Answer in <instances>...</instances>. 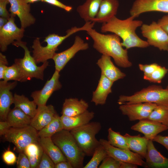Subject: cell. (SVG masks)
<instances>
[{
  "instance_id": "cell-13",
  "label": "cell",
  "mask_w": 168,
  "mask_h": 168,
  "mask_svg": "<svg viewBox=\"0 0 168 168\" xmlns=\"http://www.w3.org/2000/svg\"><path fill=\"white\" fill-rule=\"evenodd\" d=\"M89 48V44L85 42L79 36H75L73 45L66 50L59 53H56L52 59L55 63V70L60 72L76 54L81 50Z\"/></svg>"
},
{
  "instance_id": "cell-53",
  "label": "cell",
  "mask_w": 168,
  "mask_h": 168,
  "mask_svg": "<svg viewBox=\"0 0 168 168\" xmlns=\"http://www.w3.org/2000/svg\"><path fill=\"white\" fill-rule=\"evenodd\" d=\"M167 52H168V50L167 51ZM166 88H167L168 89V85L167 86V87H166Z\"/></svg>"
},
{
  "instance_id": "cell-33",
  "label": "cell",
  "mask_w": 168,
  "mask_h": 168,
  "mask_svg": "<svg viewBox=\"0 0 168 168\" xmlns=\"http://www.w3.org/2000/svg\"><path fill=\"white\" fill-rule=\"evenodd\" d=\"M168 127V107L157 105L147 118Z\"/></svg>"
},
{
  "instance_id": "cell-24",
  "label": "cell",
  "mask_w": 168,
  "mask_h": 168,
  "mask_svg": "<svg viewBox=\"0 0 168 168\" xmlns=\"http://www.w3.org/2000/svg\"><path fill=\"white\" fill-rule=\"evenodd\" d=\"M94 116L93 112L87 110L82 114L73 116L62 115L60 118L63 129L70 131L89 123Z\"/></svg>"
},
{
  "instance_id": "cell-40",
  "label": "cell",
  "mask_w": 168,
  "mask_h": 168,
  "mask_svg": "<svg viewBox=\"0 0 168 168\" xmlns=\"http://www.w3.org/2000/svg\"><path fill=\"white\" fill-rule=\"evenodd\" d=\"M159 65L156 63L149 64H139V69L144 73L143 79L152 74L158 67Z\"/></svg>"
},
{
  "instance_id": "cell-29",
  "label": "cell",
  "mask_w": 168,
  "mask_h": 168,
  "mask_svg": "<svg viewBox=\"0 0 168 168\" xmlns=\"http://www.w3.org/2000/svg\"><path fill=\"white\" fill-rule=\"evenodd\" d=\"M31 118L20 109L15 107L9 111L7 121L11 127L21 128L30 124Z\"/></svg>"
},
{
  "instance_id": "cell-21",
  "label": "cell",
  "mask_w": 168,
  "mask_h": 168,
  "mask_svg": "<svg viewBox=\"0 0 168 168\" xmlns=\"http://www.w3.org/2000/svg\"><path fill=\"white\" fill-rule=\"evenodd\" d=\"M152 140H149L146 159V168H168V158L156 148Z\"/></svg>"
},
{
  "instance_id": "cell-22",
  "label": "cell",
  "mask_w": 168,
  "mask_h": 168,
  "mask_svg": "<svg viewBox=\"0 0 168 168\" xmlns=\"http://www.w3.org/2000/svg\"><path fill=\"white\" fill-rule=\"evenodd\" d=\"M114 82L101 74L97 87L93 92L91 101L96 105L105 104L108 95L112 92Z\"/></svg>"
},
{
  "instance_id": "cell-27",
  "label": "cell",
  "mask_w": 168,
  "mask_h": 168,
  "mask_svg": "<svg viewBox=\"0 0 168 168\" xmlns=\"http://www.w3.org/2000/svg\"><path fill=\"white\" fill-rule=\"evenodd\" d=\"M102 0H86L79 6L77 11L85 22H93L99 11Z\"/></svg>"
},
{
  "instance_id": "cell-38",
  "label": "cell",
  "mask_w": 168,
  "mask_h": 168,
  "mask_svg": "<svg viewBox=\"0 0 168 168\" xmlns=\"http://www.w3.org/2000/svg\"><path fill=\"white\" fill-rule=\"evenodd\" d=\"M120 162L113 157L107 155L103 160L99 168H120Z\"/></svg>"
},
{
  "instance_id": "cell-2",
  "label": "cell",
  "mask_w": 168,
  "mask_h": 168,
  "mask_svg": "<svg viewBox=\"0 0 168 168\" xmlns=\"http://www.w3.org/2000/svg\"><path fill=\"white\" fill-rule=\"evenodd\" d=\"M86 32L93 40V47L98 52L112 57L115 63L119 67L128 68L132 66V63L129 60L127 49L123 48L121 38L117 35L101 34L93 28Z\"/></svg>"
},
{
  "instance_id": "cell-15",
  "label": "cell",
  "mask_w": 168,
  "mask_h": 168,
  "mask_svg": "<svg viewBox=\"0 0 168 168\" xmlns=\"http://www.w3.org/2000/svg\"><path fill=\"white\" fill-rule=\"evenodd\" d=\"M10 7L9 11L11 16H17L19 18L21 28H25L34 24L35 19L30 13V4L26 0H8Z\"/></svg>"
},
{
  "instance_id": "cell-35",
  "label": "cell",
  "mask_w": 168,
  "mask_h": 168,
  "mask_svg": "<svg viewBox=\"0 0 168 168\" xmlns=\"http://www.w3.org/2000/svg\"><path fill=\"white\" fill-rule=\"evenodd\" d=\"M108 155L106 151L100 144L95 149L92 157L83 168H97L100 163Z\"/></svg>"
},
{
  "instance_id": "cell-7",
  "label": "cell",
  "mask_w": 168,
  "mask_h": 168,
  "mask_svg": "<svg viewBox=\"0 0 168 168\" xmlns=\"http://www.w3.org/2000/svg\"><path fill=\"white\" fill-rule=\"evenodd\" d=\"M12 44L16 47H21L24 51V57L21 58H16L15 63L19 68L22 76V82H25L34 78L43 80L44 72L49 65L48 61L43 63L38 66L26 45V43L21 40L15 41Z\"/></svg>"
},
{
  "instance_id": "cell-18",
  "label": "cell",
  "mask_w": 168,
  "mask_h": 168,
  "mask_svg": "<svg viewBox=\"0 0 168 168\" xmlns=\"http://www.w3.org/2000/svg\"><path fill=\"white\" fill-rule=\"evenodd\" d=\"M132 130L144 134L148 140H152L159 133L168 130V127L148 119H144L132 126Z\"/></svg>"
},
{
  "instance_id": "cell-26",
  "label": "cell",
  "mask_w": 168,
  "mask_h": 168,
  "mask_svg": "<svg viewBox=\"0 0 168 168\" xmlns=\"http://www.w3.org/2000/svg\"><path fill=\"white\" fill-rule=\"evenodd\" d=\"M38 142L44 152L50 158L54 163L68 161L60 148L53 142L51 138H40Z\"/></svg>"
},
{
  "instance_id": "cell-47",
  "label": "cell",
  "mask_w": 168,
  "mask_h": 168,
  "mask_svg": "<svg viewBox=\"0 0 168 168\" xmlns=\"http://www.w3.org/2000/svg\"><path fill=\"white\" fill-rule=\"evenodd\" d=\"M157 23L168 34V15L163 16L158 20Z\"/></svg>"
},
{
  "instance_id": "cell-37",
  "label": "cell",
  "mask_w": 168,
  "mask_h": 168,
  "mask_svg": "<svg viewBox=\"0 0 168 168\" xmlns=\"http://www.w3.org/2000/svg\"><path fill=\"white\" fill-rule=\"evenodd\" d=\"M168 72V69L159 65L152 74L144 79L151 82L160 83Z\"/></svg>"
},
{
  "instance_id": "cell-49",
  "label": "cell",
  "mask_w": 168,
  "mask_h": 168,
  "mask_svg": "<svg viewBox=\"0 0 168 168\" xmlns=\"http://www.w3.org/2000/svg\"><path fill=\"white\" fill-rule=\"evenodd\" d=\"M55 168H73L71 163L68 161L59 162L55 165Z\"/></svg>"
},
{
  "instance_id": "cell-31",
  "label": "cell",
  "mask_w": 168,
  "mask_h": 168,
  "mask_svg": "<svg viewBox=\"0 0 168 168\" xmlns=\"http://www.w3.org/2000/svg\"><path fill=\"white\" fill-rule=\"evenodd\" d=\"M23 152L29 160L31 168H37L44 152L39 142L30 144L25 147Z\"/></svg>"
},
{
  "instance_id": "cell-28",
  "label": "cell",
  "mask_w": 168,
  "mask_h": 168,
  "mask_svg": "<svg viewBox=\"0 0 168 168\" xmlns=\"http://www.w3.org/2000/svg\"><path fill=\"white\" fill-rule=\"evenodd\" d=\"M125 138L128 148L132 151L145 158L147 152L149 140L145 137H142L139 134L132 136L126 133L124 135Z\"/></svg>"
},
{
  "instance_id": "cell-25",
  "label": "cell",
  "mask_w": 168,
  "mask_h": 168,
  "mask_svg": "<svg viewBox=\"0 0 168 168\" xmlns=\"http://www.w3.org/2000/svg\"><path fill=\"white\" fill-rule=\"evenodd\" d=\"M88 103L84 100L77 98L66 99L63 103L62 115L72 117L82 114L87 110Z\"/></svg>"
},
{
  "instance_id": "cell-19",
  "label": "cell",
  "mask_w": 168,
  "mask_h": 168,
  "mask_svg": "<svg viewBox=\"0 0 168 168\" xmlns=\"http://www.w3.org/2000/svg\"><path fill=\"white\" fill-rule=\"evenodd\" d=\"M57 114L51 105L38 106L35 115L31 118L30 125L39 131L49 123Z\"/></svg>"
},
{
  "instance_id": "cell-42",
  "label": "cell",
  "mask_w": 168,
  "mask_h": 168,
  "mask_svg": "<svg viewBox=\"0 0 168 168\" xmlns=\"http://www.w3.org/2000/svg\"><path fill=\"white\" fill-rule=\"evenodd\" d=\"M2 159L3 161L7 165H14L16 162L17 158L14 153L8 150L4 152L2 155Z\"/></svg>"
},
{
  "instance_id": "cell-8",
  "label": "cell",
  "mask_w": 168,
  "mask_h": 168,
  "mask_svg": "<svg viewBox=\"0 0 168 168\" xmlns=\"http://www.w3.org/2000/svg\"><path fill=\"white\" fill-rule=\"evenodd\" d=\"M37 131L30 125L21 128L11 127L3 136L4 139L13 143L20 152L30 144L38 141Z\"/></svg>"
},
{
  "instance_id": "cell-54",
  "label": "cell",
  "mask_w": 168,
  "mask_h": 168,
  "mask_svg": "<svg viewBox=\"0 0 168 168\" xmlns=\"http://www.w3.org/2000/svg\"></svg>"
},
{
  "instance_id": "cell-4",
  "label": "cell",
  "mask_w": 168,
  "mask_h": 168,
  "mask_svg": "<svg viewBox=\"0 0 168 168\" xmlns=\"http://www.w3.org/2000/svg\"><path fill=\"white\" fill-rule=\"evenodd\" d=\"M51 138L73 168H83L86 155L70 131L63 129L54 134Z\"/></svg>"
},
{
  "instance_id": "cell-43",
  "label": "cell",
  "mask_w": 168,
  "mask_h": 168,
  "mask_svg": "<svg viewBox=\"0 0 168 168\" xmlns=\"http://www.w3.org/2000/svg\"><path fill=\"white\" fill-rule=\"evenodd\" d=\"M41 1L58 7L67 12L71 11L72 9V7L66 5L58 0H42Z\"/></svg>"
},
{
  "instance_id": "cell-20",
  "label": "cell",
  "mask_w": 168,
  "mask_h": 168,
  "mask_svg": "<svg viewBox=\"0 0 168 168\" xmlns=\"http://www.w3.org/2000/svg\"><path fill=\"white\" fill-rule=\"evenodd\" d=\"M96 63L100 69L101 74L113 82L123 79L126 76L114 65L109 56L102 55Z\"/></svg>"
},
{
  "instance_id": "cell-51",
  "label": "cell",
  "mask_w": 168,
  "mask_h": 168,
  "mask_svg": "<svg viewBox=\"0 0 168 168\" xmlns=\"http://www.w3.org/2000/svg\"><path fill=\"white\" fill-rule=\"evenodd\" d=\"M8 19L2 17H0V29H1L8 22Z\"/></svg>"
},
{
  "instance_id": "cell-52",
  "label": "cell",
  "mask_w": 168,
  "mask_h": 168,
  "mask_svg": "<svg viewBox=\"0 0 168 168\" xmlns=\"http://www.w3.org/2000/svg\"><path fill=\"white\" fill-rule=\"evenodd\" d=\"M42 1V0H26V2L28 3H33L35 2Z\"/></svg>"
},
{
  "instance_id": "cell-50",
  "label": "cell",
  "mask_w": 168,
  "mask_h": 168,
  "mask_svg": "<svg viewBox=\"0 0 168 168\" xmlns=\"http://www.w3.org/2000/svg\"><path fill=\"white\" fill-rule=\"evenodd\" d=\"M120 168H137L138 165L128 162H120Z\"/></svg>"
},
{
  "instance_id": "cell-6",
  "label": "cell",
  "mask_w": 168,
  "mask_h": 168,
  "mask_svg": "<svg viewBox=\"0 0 168 168\" xmlns=\"http://www.w3.org/2000/svg\"><path fill=\"white\" fill-rule=\"evenodd\" d=\"M151 103L168 107V89L160 86L152 85L130 96L121 95L117 103Z\"/></svg>"
},
{
  "instance_id": "cell-14",
  "label": "cell",
  "mask_w": 168,
  "mask_h": 168,
  "mask_svg": "<svg viewBox=\"0 0 168 168\" xmlns=\"http://www.w3.org/2000/svg\"><path fill=\"white\" fill-rule=\"evenodd\" d=\"M59 72L55 70L51 78L47 81L42 88L31 93L30 96L37 106L46 105L53 93L62 88V85L59 80Z\"/></svg>"
},
{
  "instance_id": "cell-32",
  "label": "cell",
  "mask_w": 168,
  "mask_h": 168,
  "mask_svg": "<svg viewBox=\"0 0 168 168\" xmlns=\"http://www.w3.org/2000/svg\"><path fill=\"white\" fill-rule=\"evenodd\" d=\"M63 129L60 116L57 114L49 123L38 131V135L40 138H51Z\"/></svg>"
},
{
  "instance_id": "cell-12",
  "label": "cell",
  "mask_w": 168,
  "mask_h": 168,
  "mask_svg": "<svg viewBox=\"0 0 168 168\" xmlns=\"http://www.w3.org/2000/svg\"><path fill=\"white\" fill-rule=\"evenodd\" d=\"M24 29L18 28L15 22L14 17L11 16L7 23L0 29V49L5 52L8 45L15 41L21 40L24 36Z\"/></svg>"
},
{
  "instance_id": "cell-41",
  "label": "cell",
  "mask_w": 168,
  "mask_h": 168,
  "mask_svg": "<svg viewBox=\"0 0 168 168\" xmlns=\"http://www.w3.org/2000/svg\"><path fill=\"white\" fill-rule=\"evenodd\" d=\"M18 168H30L31 166L29 160L23 152H19L16 161Z\"/></svg>"
},
{
  "instance_id": "cell-45",
  "label": "cell",
  "mask_w": 168,
  "mask_h": 168,
  "mask_svg": "<svg viewBox=\"0 0 168 168\" xmlns=\"http://www.w3.org/2000/svg\"><path fill=\"white\" fill-rule=\"evenodd\" d=\"M8 62L6 57L0 53V79L2 80L4 71L8 66Z\"/></svg>"
},
{
  "instance_id": "cell-36",
  "label": "cell",
  "mask_w": 168,
  "mask_h": 168,
  "mask_svg": "<svg viewBox=\"0 0 168 168\" xmlns=\"http://www.w3.org/2000/svg\"><path fill=\"white\" fill-rule=\"evenodd\" d=\"M2 80L5 82L13 80L22 82V74L18 67L15 63L6 68L3 73Z\"/></svg>"
},
{
  "instance_id": "cell-17",
  "label": "cell",
  "mask_w": 168,
  "mask_h": 168,
  "mask_svg": "<svg viewBox=\"0 0 168 168\" xmlns=\"http://www.w3.org/2000/svg\"><path fill=\"white\" fill-rule=\"evenodd\" d=\"M17 82H8L3 80L0 81V118L1 121L7 120L10 111L11 105L13 104V96L11 90L14 89Z\"/></svg>"
},
{
  "instance_id": "cell-3",
  "label": "cell",
  "mask_w": 168,
  "mask_h": 168,
  "mask_svg": "<svg viewBox=\"0 0 168 168\" xmlns=\"http://www.w3.org/2000/svg\"><path fill=\"white\" fill-rule=\"evenodd\" d=\"M95 23L88 21L86 22L81 27H72L67 30L66 34L64 36H60L54 33L49 34L45 37L44 41L47 43L45 46H42L40 38H36L33 41L31 48L33 49L32 56L36 63H43L49 59H52L56 51L58 50V47L65 40L77 32L82 30L86 31L93 28Z\"/></svg>"
},
{
  "instance_id": "cell-16",
  "label": "cell",
  "mask_w": 168,
  "mask_h": 168,
  "mask_svg": "<svg viewBox=\"0 0 168 168\" xmlns=\"http://www.w3.org/2000/svg\"><path fill=\"white\" fill-rule=\"evenodd\" d=\"M153 11L168 13V0H135L130 13L135 18L143 13Z\"/></svg>"
},
{
  "instance_id": "cell-44",
  "label": "cell",
  "mask_w": 168,
  "mask_h": 168,
  "mask_svg": "<svg viewBox=\"0 0 168 168\" xmlns=\"http://www.w3.org/2000/svg\"><path fill=\"white\" fill-rule=\"evenodd\" d=\"M9 3L8 0H0V16L9 19L11 17L7 9V5Z\"/></svg>"
},
{
  "instance_id": "cell-48",
  "label": "cell",
  "mask_w": 168,
  "mask_h": 168,
  "mask_svg": "<svg viewBox=\"0 0 168 168\" xmlns=\"http://www.w3.org/2000/svg\"><path fill=\"white\" fill-rule=\"evenodd\" d=\"M11 127L9 123L7 121H1L0 122V135L3 136Z\"/></svg>"
},
{
  "instance_id": "cell-46",
  "label": "cell",
  "mask_w": 168,
  "mask_h": 168,
  "mask_svg": "<svg viewBox=\"0 0 168 168\" xmlns=\"http://www.w3.org/2000/svg\"><path fill=\"white\" fill-rule=\"evenodd\" d=\"M152 141L163 146L168 152V136L158 135L153 138Z\"/></svg>"
},
{
  "instance_id": "cell-5",
  "label": "cell",
  "mask_w": 168,
  "mask_h": 168,
  "mask_svg": "<svg viewBox=\"0 0 168 168\" xmlns=\"http://www.w3.org/2000/svg\"><path fill=\"white\" fill-rule=\"evenodd\" d=\"M101 128L100 122L93 121L70 131L86 156H92L96 148L100 144L96 136Z\"/></svg>"
},
{
  "instance_id": "cell-39",
  "label": "cell",
  "mask_w": 168,
  "mask_h": 168,
  "mask_svg": "<svg viewBox=\"0 0 168 168\" xmlns=\"http://www.w3.org/2000/svg\"><path fill=\"white\" fill-rule=\"evenodd\" d=\"M55 165L50 158L44 152L40 161L36 168H54Z\"/></svg>"
},
{
  "instance_id": "cell-9",
  "label": "cell",
  "mask_w": 168,
  "mask_h": 168,
  "mask_svg": "<svg viewBox=\"0 0 168 168\" xmlns=\"http://www.w3.org/2000/svg\"><path fill=\"white\" fill-rule=\"evenodd\" d=\"M141 30L149 46L157 48L161 51L168 50V34L157 22L153 21L149 25L143 24Z\"/></svg>"
},
{
  "instance_id": "cell-1",
  "label": "cell",
  "mask_w": 168,
  "mask_h": 168,
  "mask_svg": "<svg viewBox=\"0 0 168 168\" xmlns=\"http://www.w3.org/2000/svg\"><path fill=\"white\" fill-rule=\"evenodd\" d=\"M130 16L124 20L115 16L110 20L102 23L100 28L102 33L110 32L118 35L122 39V45L128 49L133 47L146 48L149 44L137 35L136 30L143 24L141 20H135Z\"/></svg>"
},
{
  "instance_id": "cell-34",
  "label": "cell",
  "mask_w": 168,
  "mask_h": 168,
  "mask_svg": "<svg viewBox=\"0 0 168 168\" xmlns=\"http://www.w3.org/2000/svg\"><path fill=\"white\" fill-rule=\"evenodd\" d=\"M108 141L111 145L114 147L128 150H130L127 142L124 135L119 132L113 130L110 128L108 130Z\"/></svg>"
},
{
  "instance_id": "cell-11",
  "label": "cell",
  "mask_w": 168,
  "mask_h": 168,
  "mask_svg": "<svg viewBox=\"0 0 168 168\" xmlns=\"http://www.w3.org/2000/svg\"><path fill=\"white\" fill-rule=\"evenodd\" d=\"M157 105L147 102L124 103L120 105L119 109L130 121H133L147 119Z\"/></svg>"
},
{
  "instance_id": "cell-10",
  "label": "cell",
  "mask_w": 168,
  "mask_h": 168,
  "mask_svg": "<svg viewBox=\"0 0 168 168\" xmlns=\"http://www.w3.org/2000/svg\"><path fill=\"white\" fill-rule=\"evenodd\" d=\"M100 144L104 147L108 155L120 162H128L145 167V161L139 154L131 150L118 148L110 145L108 141L103 139L99 140Z\"/></svg>"
},
{
  "instance_id": "cell-30",
  "label": "cell",
  "mask_w": 168,
  "mask_h": 168,
  "mask_svg": "<svg viewBox=\"0 0 168 168\" xmlns=\"http://www.w3.org/2000/svg\"><path fill=\"white\" fill-rule=\"evenodd\" d=\"M13 104L15 107L18 108L31 118L35 115L37 110V105L33 101H30L23 95L16 93L13 95Z\"/></svg>"
},
{
  "instance_id": "cell-23",
  "label": "cell",
  "mask_w": 168,
  "mask_h": 168,
  "mask_svg": "<svg viewBox=\"0 0 168 168\" xmlns=\"http://www.w3.org/2000/svg\"><path fill=\"white\" fill-rule=\"evenodd\" d=\"M119 3L118 0H102L99 9L93 22H107L117 14Z\"/></svg>"
}]
</instances>
